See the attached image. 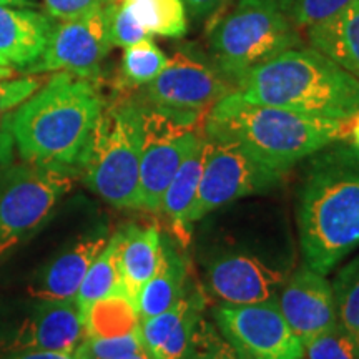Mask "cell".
<instances>
[{
	"instance_id": "obj_26",
	"label": "cell",
	"mask_w": 359,
	"mask_h": 359,
	"mask_svg": "<svg viewBox=\"0 0 359 359\" xmlns=\"http://www.w3.org/2000/svg\"><path fill=\"white\" fill-rule=\"evenodd\" d=\"M331 285L339 325L359 339V255L339 269Z\"/></svg>"
},
{
	"instance_id": "obj_35",
	"label": "cell",
	"mask_w": 359,
	"mask_h": 359,
	"mask_svg": "<svg viewBox=\"0 0 359 359\" xmlns=\"http://www.w3.org/2000/svg\"><path fill=\"white\" fill-rule=\"evenodd\" d=\"M43 4L50 19L72 20L103 6V0H43Z\"/></svg>"
},
{
	"instance_id": "obj_10",
	"label": "cell",
	"mask_w": 359,
	"mask_h": 359,
	"mask_svg": "<svg viewBox=\"0 0 359 359\" xmlns=\"http://www.w3.org/2000/svg\"><path fill=\"white\" fill-rule=\"evenodd\" d=\"M281 177L283 173L255 160L236 145L203 135V173L188 223L193 228L224 206L273 190L280 185Z\"/></svg>"
},
{
	"instance_id": "obj_31",
	"label": "cell",
	"mask_w": 359,
	"mask_h": 359,
	"mask_svg": "<svg viewBox=\"0 0 359 359\" xmlns=\"http://www.w3.org/2000/svg\"><path fill=\"white\" fill-rule=\"evenodd\" d=\"M143 349L138 331L114 338H85L74 353L75 359H125Z\"/></svg>"
},
{
	"instance_id": "obj_36",
	"label": "cell",
	"mask_w": 359,
	"mask_h": 359,
	"mask_svg": "<svg viewBox=\"0 0 359 359\" xmlns=\"http://www.w3.org/2000/svg\"><path fill=\"white\" fill-rule=\"evenodd\" d=\"M11 115L0 123V173L11 165L13 156V145H15L11 130Z\"/></svg>"
},
{
	"instance_id": "obj_38",
	"label": "cell",
	"mask_w": 359,
	"mask_h": 359,
	"mask_svg": "<svg viewBox=\"0 0 359 359\" xmlns=\"http://www.w3.org/2000/svg\"><path fill=\"white\" fill-rule=\"evenodd\" d=\"M12 359H75L74 354L57 351H22Z\"/></svg>"
},
{
	"instance_id": "obj_42",
	"label": "cell",
	"mask_w": 359,
	"mask_h": 359,
	"mask_svg": "<svg viewBox=\"0 0 359 359\" xmlns=\"http://www.w3.org/2000/svg\"><path fill=\"white\" fill-rule=\"evenodd\" d=\"M122 0H103V4H120Z\"/></svg>"
},
{
	"instance_id": "obj_20",
	"label": "cell",
	"mask_w": 359,
	"mask_h": 359,
	"mask_svg": "<svg viewBox=\"0 0 359 359\" xmlns=\"http://www.w3.org/2000/svg\"><path fill=\"white\" fill-rule=\"evenodd\" d=\"M201 173H203V138L182 161L161 200L160 212H163L168 218L173 235L182 246L191 243L193 228L188 223V215L198 195Z\"/></svg>"
},
{
	"instance_id": "obj_41",
	"label": "cell",
	"mask_w": 359,
	"mask_h": 359,
	"mask_svg": "<svg viewBox=\"0 0 359 359\" xmlns=\"http://www.w3.org/2000/svg\"><path fill=\"white\" fill-rule=\"evenodd\" d=\"M0 6H25V0H0Z\"/></svg>"
},
{
	"instance_id": "obj_21",
	"label": "cell",
	"mask_w": 359,
	"mask_h": 359,
	"mask_svg": "<svg viewBox=\"0 0 359 359\" xmlns=\"http://www.w3.org/2000/svg\"><path fill=\"white\" fill-rule=\"evenodd\" d=\"M311 47L359 80V0L325 24L306 29Z\"/></svg>"
},
{
	"instance_id": "obj_23",
	"label": "cell",
	"mask_w": 359,
	"mask_h": 359,
	"mask_svg": "<svg viewBox=\"0 0 359 359\" xmlns=\"http://www.w3.org/2000/svg\"><path fill=\"white\" fill-rule=\"evenodd\" d=\"M115 293H125L118 263V233L109 238L98 257L90 264L75 296V303L82 314H85L98 299Z\"/></svg>"
},
{
	"instance_id": "obj_25",
	"label": "cell",
	"mask_w": 359,
	"mask_h": 359,
	"mask_svg": "<svg viewBox=\"0 0 359 359\" xmlns=\"http://www.w3.org/2000/svg\"><path fill=\"white\" fill-rule=\"evenodd\" d=\"M168 64V57L151 39L130 45L122 58V79L128 87H145L158 77Z\"/></svg>"
},
{
	"instance_id": "obj_18",
	"label": "cell",
	"mask_w": 359,
	"mask_h": 359,
	"mask_svg": "<svg viewBox=\"0 0 359 359\" xmlns=\"http://www.w3.org/2000/svg\"><path fill=\"white\" fill-rule=\"evenodd\" d=\"M188 259L180 253L172 238L161 235V250L158 264L137 298L140 320L160 314L177 303L188 288Z\"/></svg>"
},
{
	"instance_id": "obj_7",
	"label": "cell",
	"mask_w": 359,
	"mask_h": 359,
	"mask_svg": "<svg viewBox=\"0 0 359 359\" xmlns=\"http://www.w3.org/2000/svg\"><path fill=\"white\" fill-rule=\"evenodd\" d=\"M290 4L291 0H240L215 22L208 37L210 60L233 87L255 67L302 47Z\"/></svg>"
},
{
	"instance_id": "obj_39",
	"label": "cell",
	"mask_w": 359,
	"mask_h": 359,
	"mask_svg": "<svg viewBox=\"0 0 359 359\" xmlns=\"http://www.w3.org/2000/svg\"><path fill=\"white\" fill-rule=\"evenodd\" d=\"M125 359H155V358L151 356V354L148 353L145 348H143L138 353H135V354H132V356H128V358H125Z\"/></svg>"
},
{
	"instance_id": "obj_27",
	"label": "cell",
	"mask_w": 359,
	"mask_h": 359,
	"mask_svg": "<svg viewBox=\"0 0 359 359\" xmlns=\"http://www.w3.org/2000/svg\"><path fill=\"white\" fill-rule=\"evenodd\" d=\"M205 296L200 288H193L190 306L177 323L172 333L161 343V346L151 354L155 359H187L188 348H190L193 333L198 325L200 318L203 316Z\"/></svg>"
},
{
	"instance_id": "obj_4",
	"label": "cell",
	"mask_w": 359,
	"mask_h": 359,
	"mask_svg": "<svg viewBox=\"0 0 359 359\" xmlns=\"http://www.w3.org/2000/svg\"><path fill=\"white\" fill-rule=\"evenodd\" d=\"M346 125L348 120L320 118L246 102L231 92L206 114L203 135L236 145L285 175L331 143L344 140Z\"/></svg>"
},
{
	"instance_id": "obj_40",
	"label": "cell",
	"mask_w": 359,
	"mask_h": 359,
	"mask_svg": "<svg viewBox=\"0 0 359 359\" xmlns=\"http://www.w3.org/2000/svg\"><path fill=\"white\" fill-rule=\"evenodd\" d=\"M12 75H13V72H12L11 67H2V65H0V80L11 79Z\"/></svg>"
},
{
	"instance_id": "obj_30",
	"label": "cell",
	"mask_w": 359,
	"mask_h": 359,
	"mask_svg": "<svg viewBox=\"0 0 359 359\" xmlns=\"http://www.w3.org/2000/svg\"><path fill=\"white\" fill-rule=\"evenodd\" d=\"M187 359H245L208 320L200 318Z\"/></svg>"
},
{
	"instance_id": "obj_13",
	"label": "cell",
	"mask_w": 359,
	"mask_h": 359,
	"mask_svg": "<svg viewBox=\"0 0 359 359\" xmlns=\"http://www.w3.org/2000/svg\"><path fill=\"white\" fill-rule=\"evenodd\" d=\"M111 47L109 17L103 4L87 15L60 20L53 27L43 55L29 67V72H69L97 80Z\"/></svg>"
},
{
	"instance_id": "obj_12",
	"label": "cell",
	"mask_w": 359,
	"mask_h": 359,
	"mask_svg": "<svg viewBox=\"0 0 359 359\" xmlns=\"http://www.w3.org/2000/svg\"><path fill=\"white\" fill-rule=\"evenodd\" d=\"M235 87L210 58L191 48H178L163 72L143 87L142 102L160 109L206 115Z\"/></svg>"
},
{
	"instance_id": "obj_2",
	"label": "cell",
	"mask_w": 359,
	"mask_h": 359,
	"mask_svg": "<svg viewBox=\"0 0 359 359\" xmlns=\"http://www.w3.org/2000/svg\"><path fill=\"white\" fill-rule=\"evenodd\" d=\"M257 217V215H255ZM215 226L200 241L206 288L219 303L245 304L276 298L294 271L288 230L266 215Z\"/></svg>"
},
{
	"instance_id": "obj_29",
	"label": "cell",
	"mask_w": 359,
	"mask_h": 359,
	"mask_svg": "<svg viewBox=\"0 0 359 359\" xmlns=\"http://www.w3.org/2000/svg\"><path fill=\"white\" fill-rule=\"evenodd\" d=\"M191 293L193 288H190V285H188L185 294H183L177 303H173L167 311L155 314V316L140 321L138 334H140L143 348H145L148 353L154 354L156 349L161 346V343L167 339V336L172 333V330L177 326V323L182 320V316L185 314L188 306H190Z\"/></svg>"
},
{
	"instance_id": "obj_37",
	"label": "cell",
	"mask_w": 359,
	"mask_h": 359,
	"mask_svg": "<svg viewBox=\"0 0 359 359\" xmlns=\"http://www.w3.org/2000/svg\"><path fill=\"white\" fill-rule=\"evenodd\" d=\"M182 2L187 11L191 13L193 19L205 20L208 17H213L222 8L224 0H182Z\"/></svg>"
},
{
	"instance_id": "obj_24",
	"label": "cell",
	"mask_w": 359,
	"mask_h": 359,
	"mask_svg": "<svg viewBox=\"0 0 359 359\" xmlns=\"http://www.w3.org/2000/svg\"><path fill=\"white\" fill-rule=\"evenodd\" d=\"M150 35L180 39L187 34V8L182 0H122Z\"/></svg>"
},
{
	"instance_id": "obj_3",
	"label": "cell",
	"mask_w": 359,
	"mask_h": 359,
	"mask_svg": "<svg viewBox=\"0 0 359 359\" xmlns=\"http://www.w3.org/2000/svg\"><path fill=\"white\" fill-rule=\"evenodd\" d=\"M105 105L95 80L57 72L11 115V130L25 163L77 173Z\"/></svg>"
},
{
	"instance_id": "obj_6",
	"label": "cell",
	"mask_w": 359,
	"mask_h": 359,
	"mask_svg": "<svg viewBox=\"0 0 359 359\" xmlns=\"http://www.w3.org/2000/svg\"><path fill=\"white\" fill-rule=\"evenodd\" d=\"M142 114L137 98L105 102L80 160L79 173L87 187L115 208L138 210Z\"/></svg>"
},
{
	"instance_id": "obj_19",
	"label": "cell",
	"mask_w": 359,
	"mask_h": 359,
	"mask_svg": "<svg viewBox=\"0 0 359 359\" xmlns=\"http://www.w3.org/2000/svg\"><path fill=\"white\" fill-rule=\"evenodd\" d=\"M118 233V263L125 293L137 304L143 285L158 264L161 231L156 224H128Z\"/></svg>"
},
{
	"instance_id": "obj_8",
	"label": "cell",
	"mask_w": 359,
	"mask_h": 359,
	"mask_svg": "<svg viewBox=\"0 0 359 359\" xmlns=\"http://www.w3.org/2000/svg\"><path fill=\"white\" fill-rule=\"evenodd\" d=\"M143 103L138 210L160 212L165 190L193 147L203 138L206 115Z\"/></svg>"
},
{
	"instance_id": "obj_32",
	"label": "cell",
	"mask_w": 359,
	"mask_h": 359,
	"mask_svg": "<svg viewBox=\"0 0 359 359\" xmlns=\"http://www.w3.org/2000/svg\"><path fill=\"white\" fill-rule=\"evenodd\" d=\"M356 0H291L290 17L298 29L325 24L351 7Z\"/></svg>"
},
{
	"instance_id": "obj_15",
	"label": "cell",
	"mask_w": 359,
	"mask_h": 359,
	"mask_svg": "<svg viewBox=\"0 0 359 359\" xmlns=\"http://www.w3.org/2000/svg\"><path fill=\"white\" fill-rule=\"evenodd\" d=\"M85 334L83 314L74 302H42L17 331L13 351H57L74 354Z\"/></svg>"
},
{
	"instance_id": "obj_16",
	"label": "cell",
	"mask_w": 359,
	"mask_h": 359,
	"mask_svg": "<svg viewBox=\"0 0 359 359\" xmlns=\"http://www.w3.org/2000/svg\"><path fill=\"white\" fill-rule=\"evenodd\" d=\"M107 241V235H92L64 251L39 273L29 286L30 296L40 302H74L90 264Z\"/></svg>"
},
{
	"instance_id": "obj_11",
	"label": "cell",
	"mask_w": 359,
	"mask_h": 359,
	"mask_svg": "<svg viewBox=\"0 0 359 359\" xmlns=\"http://www.w3.org/2000/svg\"><path fill=\"white\" fill-rule=\"evenodd\" d=\"M218 331L245 359H302L303 343L283 316L276 298L258 303H218Z\"/></svg>"
},
{
	"instance_id": "obj_44",
	"label": "cell",
	"mask_w": 359,
	"mask_h": 359,
	"mask_svg": "<svg viewBox=\"0 0 359 359\" xmlns=\"http://www.w3.org/2000/svg\"><path fill=\"white\" fill-rule=\"evenodd\" d=\"M302 359H303V358H302Z\"/></svg>"
},
{
	"instance_id": "obj_14",
	"label": "cell",
	"mask_w": 359,
	"mask_h": 359,
	"mask_svg": "<svg viewBox=\"0 0 359 359\" xmlns=\"http://www.w3.org/2000/svg\"><path fill=\"white\" fill-rule=\"evenodd\" d=\"M276 302L303 344L339 323L333 285L326 280V275L306 264L291 273L278 291Z\"/></svg>"
},
{
	"instance_id": "obj_5",
	"label": "cell",
	"mask_w": 359,
	"mask_h": 359,
	"mask_svg": "<svg viewBox=\"0 0 359 359\" xmlns=\"http://www.w3.org/2000/svg\"><path fill=\"white\" fill-rule=\"evenodd\" d=\"M243 100L330 120L359 111V80L314 47H294L246 72L235 83Z\"/></svg>"
},
{
	"instance_id": "obj_9",
	"label": "cell",
	"mask_w": 359,
	"mask_h": 359,
	"mask_svg": "<svg viewBox=\"0 0 359 359\" xmlns=\"http://www.w3.org/2000/svg\"><path fill=\"white\" fill-rule=\"evenodd\" d=\"M74 172L39 165L0 173V257L34 235L72 188Z\"/></svg>"
},
{
	"instance_id": "obj_34",
	"label": "cell",
	"mask_w": 359,
	"mask_h": 359,
	"mask_svg": "<svg viewBox=\"0 0 359 359\" xmlns=\"http://www.w3.org/2000/svg\"><path fill=\"white\" fill-rule=\"evenodd\" d=\"M42 87V80L37 77L4 79L0 80V123L13 114L27 98L34 95Z\"/></svg>"
},
{
	"instance_id": "obj_28",
	"label": "cell",
	"mask_w": 359,
	"mask_h": 359,
	"mask_svg": "<svg viewBox=\"0 0 359 359\" xmlns=\"http://www.w3.org/2000/svg\"><path fill=\"white\" fill-rule=\"evenodd\" d=\"M303 359H359V339L338 323L303 344Z\"/></svg>"
},
{
	"instance_id": "obj_33",
	"label": "cell",
	"mask_w": 359,
	"mask_h": 359,
	"mask_svg": "<svg viewBox=\"0 0 359 359\" xmlns=\"http://www.w3.org/2000/svg\"><path fill=\"white\" fill-rule=\"evenodd\" d=\"M105 8L107 17H109L110 42L114 47L127 48L142 40L151 39V35L138 24L125 4H105Z\"/></svg>"
},
{
	"instance_id": "obj_43",
	"label": "cell",
	"mask_w": 359,
	"mask_h": 359,
	"mask_svg": "<svg viewBox=\"0 0 359 359\" xmlns=\"http://www.w3.org/2000/svg\"><path fill=\"white\" fill-rule=\"evenodd\" d=\"M0 65H2V67H11V65H7V62H6V60H4V58H2V57H0Z\"/></svg>"
},
{
	"instance_id": "obj_17",
	"label": "cell",
	"mask_w": 359,
	"mask_h": 359,
	"mask_svg": "<svg viewBox=\"0 0 359 359\" xmlns=\"http://www.w3.org/2000/svg\"><path fill=\"white\" fill-rule=\"evenodd\" d=\"M52 30V19L45 13L0 6V57L7 65L29 69L43 55Z\"/></svg>"
},
{
	"instance_id": "obj_22",
	"label": "cell",
	"mask_w": 359,
	"mask_h": 359,
	"mask_svg": "<svg viewBox=\"0 0 359 359\" xmlns=\"http://www.w3.org/2000/svg\"><path fill=\"white\" fill-rule=\"evenodd\" d=\"M140 313L127 293H115L95 302L83 314L87 338H114L138 331Z\"/></svg>"
},
{
	"instance_id": "obj_1",
	"label": "cell",
	"mask_w": 359,
	"mask_h": 359,
	"mask_svg": "<svg viewBox=\"0 0 359 359\" xmlns=\"http://www.w3.org/2000/svg\"><path fill=\"white\" fill-rule=\"evenodd\" d=\"M298 195L303 262L327 275L359 248V150L331 143L309 156Z\"/></svg>"
}]
</instances>
